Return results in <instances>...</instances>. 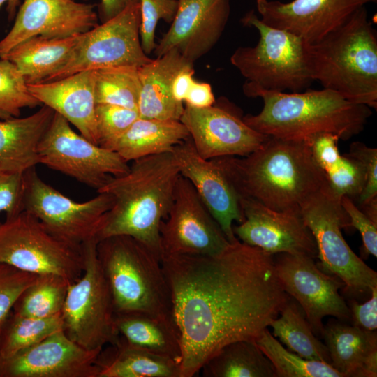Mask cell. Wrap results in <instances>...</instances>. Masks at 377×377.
<instances>
[{
    "instance_id": "cell-18",
    "label": "cell",
    "mask_w": 377,
    "mask_h": 377,
    "mask_svg": "<svg viewBox=\"0 0 377 377\" xmlns=\"http://www.w3.org/2000/svg\"><path fill=\"white\" fill-rule=\"evenodd\" d=\"M95 5L75 0H24L14 24L0 40V58L34 36L65 38L98 25Z\"/></svg>"
},
{
    "instance_id": "cell-23",
    "label": "cell",
    "mask_w": 377,
    "mask_h": 377,
    "mask_svg": "<svg viewBox=\"0 0 377 377\" xmlns=\"http://www.w3.org/2000/svg\"><path fill=\"white\" fill-rule=\"evenodd\" d=\"M27 86L40 103L62 116L83 137L98 145L94 71H84L59 80Z\"/></svg>"
},
{
    "instance_id": "cell-3",
    "label": "cell",
    "mask_w": 377,
    "mask_h": 377,
    "mask_svg": "<svg viewBox=\"0 0 377 377\" xmlns=\"http://www.w3.org/2000/svg\"><path fill=\"white\" fill-rule=\"evenodd\" d=\"M180 176L173 152L155 154L133 161L129 171L112 177L97 192L112 195L98 241L128 235L149 249L161 260L159 229L170 210Z\"/></svg>"
},
{
    "instance_id": "cell-35",
    "label": "cell",
    "mask_w": 377,
    "mask_h": 377,
    "mask_svg": "<svg viewBox=\"0 0 377 377\" xmlns=\"http://www.w3.org/2000/svg\"><path fill=\"white\" fill-rule=\"evenodd\" d=\"M255 342L274 366L276 377H343L328 363L304 359L286 349L268 328Z\"/></svg>"
},
{
    "instance_id": "cell-33",
    "label": "cell",
    "mask_w": 377,
    "mask_h": 377,
    "mask_svg": "<svg viewBox=\"0 0 377 377\" xmlns=\"http://www.w3.org/2000/svg\"><path fill=\"white\" fill-rule=\"evenodd\" d=\"M70 284L57 274H38L18 297L12 311L32 318H47L61 313Z\"/></svg>"
},
{
    "instance_id": "cell-31",
    "label": "cell",
    "mask_w": 377,
    "mask_h": 377,
    "mask_svg": "<svg viewBox=\"0 0 377 377\" xmlns=\"http://www.w3.org/2000/svg\"><path fill=\"white\" fill-rule=\"evenodd\" d=\"M204 377H276L274 366L254 341L230 343L202 366Z\"/></svg>"
},
{
    "instance_id": "cell-9",
    "label": "cell",
    "mask_w": 377,
    "mask_h": 377,
    "mask_svg": "<svg viewBox=\"0 0 377 377\" xmlns=\"http://www.w3.org/2000/svg\"><path fill=\"white\" fill-rule=\"evenodd\" d=\"M98 242L93 239L82 245L84 269L68 286L61 316L63 331L72 341L87 350L101 351L120 334L111 291L97 257Z\"/></svg>"
},
{
    "instance_id": "cell-5",
    "label": "cell",
    "mask_w": 377,
    "mask_h": 377,
    "mask_svg": "<svg viewBox=\"0 0 377 377\" xmlns=\"http://www.w3.org/2000/svg\"><path fill=\"white\" fill-rule=\"evenodd\" d=\"M311 77L348 101L377 108V35L363 6L309 45Z\"/></svg>"
},
{
    "instance_id": "cell-41",
    "label": "cell",
    "mask_w": 377,
    "mask_h": 377,
    "mask_svg": "<svg viewBox=\"0 0 377 377\" xmlns=\"http://www.w3.org/2000/svg\"><path fill=\"white\" fill-rule=\"evenodd\" d=\"M38 276L7 264H0V326L11 312L18 297Z\"/></svg>"
},
{
    "instance_id": "cell-27",
    "label": "cell",
    "mask_w": 377,
    "mask_h": 377,
    "mask_svg": "<svg viewBox=\"0 0 377 377\" xmlns=\"http://www.w3.org/2000/svg\"><path fill=\"white\" fill-rule=\"evenodd\" d=\"M98 377H181L179 362L149 352L122 336L99 353Z\"/></svg>"
},
{
    "instance_id": "cell-29",
    "label": "cell",
    "mask_w": 377,
    "mask_h": 377,
    "mask_svg": "<svg viewBox=\"0 0 377 377\" xmlns=\"http://www.w3.org/2000/svg\"><path fill=\"white\" fill-rule=\"evenodd\" d=\"M81 36L82 34L65 38L31 37L1 58L13 63L27 84L41 82L67 63Z\"/></svg>"
},
{
    "instance_id": "cell-20",
    "label": "cell",
    "mask_w": 377,
    "mask_h": 377,
    "mask_svg": "<svg viewBox=\"0 0 377 377\" xmlns=\"http://www.w3.org/2000/svg\"><path fill=\"white\" fill-rule=\"evenodd\" d=\"M376 0H256L265 24L313 44L342 26L359 8Z\"/></svg>"
},
{
    "instance_id": "cell-15",
    "label": "cell",
    "mask_w": 377,
    "mask_h": 377,
    "mask_svg": "<svg viewBox=\"0 0 377 377\" xmlns=\"http://www.w3.org/2000/svg\"><path fill=\"white\" fill-rule=\"evenodd\" d=\"M274 260L285 291L301 306L315 335L322 336V320L325 316L341 320L350 318L349 308L339 293L343 283L322 271L313 258L280 253L274 255Z\"/></svg>"
},
{
    "instance_id": "cell-52",
    "label": "cell",
    "mask_w": 377,
    "mask_h": 377,
    "mask_svg": "<svg viewBox=\"0 0 377 377\" xmlns=\"http://www.w3.org/2000/svg\"><path fill=\"white\" fill-rule=\"evenodd\" d=\"M83 1H87V0H83Z\"/></svg>"
},
{
    "instance_id": "cell-12",
    "label": "cell",
    "mask_w": 377,
    "mask_h": 377,
    "mask_svg": "<svg viewBox=\"0 0 377 377\" xmlns=\"http://www.w3.org/2000/svg\"><path fill=\"white\" fill-rule=\"evenodd\" d=\"M38 163L65 174L97 191L112 177L129 171L118 154L75 133L70 123L54 112L38 146Z\"/></svg>"
},
{
    "instance_id": "cell-47",
    "label": "cell",
    "mask_w": 377,
    "mask_h": 377,
    "mask_svg": "<svg viewBox=\"0 0 377 377\" xmlns=\"http://www.w3.org/2000/svg\"><path fill=\"white\" fill-rule=\"evenodd\" d=\"M184 102L186 105L202 108L213 105L216 100L209 84L194 80Z\"/></svg>"
},
{
    "instance_id": "cell-42",
    "label": "cell",
    "mask_w": 377,
    "mask_h": 377,
    "mask_svg": "<svg viewBox=\"0 0 377 377\" xmlns=\"http://www.w3.org/2000/svg\"><path fill=\"white\" fill-rule=\"evenodd\" d=\"M24 173H13L0 169V212L6 218L13 217L24 210Z\"/></svg>"
},
{
    "instance_id": "cell-48",
    "label": "cell",
    "mask_w": 377,
    "mask_h": 377,
    "mask_svg": "<svg viewBox=\"0 0 377 377\" xmlns=\"http://www.w3.org/2000/svg\"><path fill=\"white\" fill-rule=\"evenodd\" d=\"M194 66L180 71L173 79L171 91L172 97L177 102L183 103L188 91L194 82Z\"/></svg>"
},
{
    "instance_id": "cell-4",
    "label": "cell",
    "mask_w": 377,
    "mask_h": 377,
    "mask_svg": "<svg viewBox=\"0 0 377 377\" xmlns=\"http://www.w3.org/2000/svg\"><path fill=\"white\" fill-rule=\"evenodd\" d=\"M242 89L247 97L263 101L261 111L244 116V121L260 133L283 140L310 144L316 136L330 133L347 140L364 130L372 114L369 107L324 88L286 93L244 83Z\"/></svg>"
},
{
    "instance_id": "cell-50",
    "label": "cell",
    "mask_w": 377,
    "mask_h": 377,
    "mask_svg": "<svg viewBox=\"0 0 377 377\" xmlns=\"http://www.w3.org/2000/svg\"><path fill=\"white\" fill-rule=\"evenodd\" d=\"M358 207L374 222L377 223V197L358 205Z\"/></svg>"
},
{
    "instance_id": "cell-44",
    "label": "cell",
    "mask_w": 377,
    "mask_h": 377,
    "mask_svg": "<svg viewBox=\"0 0 377 377\" xmlns=\"http://www.w3.org/2000/svg\"><path fill=\"white\" fill-rule=\"evenodd\" d=\"M348 154L362 163L366 173L364 188L357 200L360 205L377 197V149L354 142L350 145Z\"/></svg>"
},
{
    "instance_id": "cell-39",
    "label": "cell",
    "mask_w": 377,
    "mask_h": 377,
    "mask_svg": "<svg viewBox=\"0 0 377 377\" xmlns=\"http://www.w3.org/2000/svg\"><path fill=\"white\" fill-rule=\"evenodd\" d=\"M139 117L137 110L110 104H96L98 145L107 148Z\"/></svg>"
},
{
    "instance_id": "cell-14",
    "label": "cell",
    "mask_w": 377,
    "mask_h": 377,
    "mask_svg": "<svg viewBox=\"0 0 377 377\" xmlns=\"http://www.w3.org/2000/svg\"><path fill=\"white\" fill-rule=\"evenodd\" d=\"M159 234L161 258L214 256L230 244L191 182L181 175L168 214L161 223Z\"/></svg>"
},
{
    "instance_id": "cell-1",
    "label": "cell",
    "mask_w": 377,
    "mask_h": 377,
    "mask_svg": "<svg viewBox=\"0 0 377 377\" xmlns=\"http://www.w3.org/2000/svg\"><path fill=\"white\" fill-rule=\"evenodd\" d=\"M181 343V377L195 376L226 345L254 341L289 298L274 255L238 239L214 256L161 260Z\"/></svg>"
},
{
    "instance_id": "cell-2",
    "label": "cell",
    "mask_w": 377,
    "mask_h": 377,
    "mask_svg": "<svg viewBox=\"0 0 377 377\" xmlns=\"http://www.w3.org/2000/svg\"><path fill=\"white\" fill-rule=\"evenodd\" d=\"M237 191L276 211L300 210L327 183L309 144L269 137L258 149L237 158H213Z\"/></svg>"
},
{
    "instance_id": "cell-19",
    "label": "cell",
    "mask_w": 377,
    "mask_h": 377,
    "mask_svg": "<svg viewBox=\"0 0 377 377\" xmlns=\"http://www.w3.org/2000/svg\"><path fill=\"white\" fill-rule=\"evenodd\" d=\"M100 352L82 348L61 330L0 361V377H98Z\"/></svg>"
},
{
    "instance_id": "cell-8",
    "label": "cell",
    "mask_w": 377,
    "mask_h": 377,
    "mask_svg": "<svg viewBox=\"0 0 377 377\" xmlns=\"http://www.w3.org/2000/svg\"><path fill=\"white\" fill-rule=\"evenodd\" d=\"M300 212L315 239L318 267L339 278L350 295L371 292L377 286V273L353 252L342 235V229L351 226L341 198L327 184L303 202Z\"/></svg>"
},
{
    "instance_id": "cell-49",
    "label": "cell",
    "mask_w": 377,
    "mask_h": 377,
    "mask_svg": "<svg viewBox=\"0 0 377 377\" xmlns=\"http://www.w3.org/2000/svg\"><path fill=\"white\" fill-rule=\"evenodd\" d=\"M99 14L101 22H105L117 16L128 7L140 3V0H100Z\"/></svg>"
},
{
    "instance_id": "cell-10",
    "label": "cell",
    "mask_w": 377,
    "mask_h": 377,
    "mask_svg": "<svg viewBox=\"0 0 377 377\" xmlns=\"http://www.w3.org/2000/svg\"><path fill=\"white\" fill-rule=\"evenodd\" d=\"M1 263L36 274H57L71 283L80 278L84 269L82 246L55 237L24 210L0 221Z\"/></svg>"
},
{
    "instance_id": "cell-30",
    "label": "cell",
    "mask_w": 377,
    "mask_h": 377,
    "mask_svg": "<svg viewBox=\"0 0 377 377\" xmlns=\"http://www.w3.org/2000/svg\"><path fill=\"white\" fill-rule=\"evenodd\" d=\"M114 320L119 334L129 343L179 362L182 349L175 318L129 311L115 313Z\"/></svg>"
},
{
    "instance_id": "cell-38",
    "label": "cell",
    "mask_w": 377,
    "mask_h": 377,
    "mask_svg": "<svg viewBox=\"0 0 377 377\" xmlns=\"http://www.w3.org/2000/svg\"><path fill=\"white\" fill-rule=\"evenodd\" d=\"M325 176L330 190L336 195L348 196L354 202L358 200L366 183L363 165L348 154L341 155Z\"/></svg>"
},
{
    "instance_id": "cell-51",
    "label": "cell",
    "mask_w": 377,
    "mask_h": 377,
    "mask_svg": "<svg viewBox=\"0 0 377 377\" xmlns=\"http://www.w3.org/2000/svg\"><path fill=\"white\" fill-rule=\"evenodd\" d=\"M7 3V12L9 20H11L16 13V9L19 5L20 0H0V8L4 3Z\"/></svg>"
},
{
    "instance_id": "cell-43",
    "label": "cell",
    "mask_w": 377,
    "mask_h": 377,
    "mask_svg": "<svg viewBox=\"0 0 377 377\" xmlns=\"http://www.w3.org/2000/svg\"><path fill=\"white\" fill-rule=\"evenodd\" d=\"M341 203L350 219L351 228L357 229L360 233L363 251L376 257L377 223L369 218L349 197L342 196Z\"/></svg>"
},
{
    "instance_id": "cell-17",
    "label": "cell",
    "mask_w": 377,
    "mask_h": 377,
    "mask_svg": "<svg viewBox=\"0 0 377 377\" xmlns=\"http://www.w3.org/2000/svg\"><path fill=\"white\" fill-rule=\"evenodd\" d=\"M244 220L233 226L237 238L275 255L280 253L317 257L318 249L300 210L276 211L239 197Z\"/></svg>"
},
{
    "instance_id": "cell-26",
    "label": "cell",
    "mask_w": 377,
    "mask_h": 377,
    "mask_svg": "<svg viewBox=\"0 0 377 377\" xmlns=\"http://www.w3.org/2000/svg\"><path fill=\"white\" fill-rule=\"evenodd\" d=\"M54 112L46 105L25 117L0 119V169L24 173L38 163V146Z\"/></svg>"
},
{
    "instance_id": "cell-46",
    "label": "cell",
    "mask_w": 377,
    "mask_h": 377,
    "mask_svg": "<svg viewBox=\"0 0 377 377\" xmlns=\"http://www.w3.org/2000/svg\"><path fill=\"white\" fill-rule=\"evenodd\" d=\"M350 313L354 326L368 332L377 328V286L371 290V298L363 304L350 302Z\"/></svg>"
},
{
    "instance_id": "cell-32",
    "label": "cell",
    "mask_w": 377,
    "mask_h": 377,
    "mask_svg": "<svg viewBox=\"0 0 377 377\" xmlns=\"http://www.w3.org/2000/svg\"><path fill=\"white\" fill-rule=\"evenodd\" d=\"M269 327L288 350L300 357L325 362L330 364L328 350L313 334L304 313L298 303L289 297L277 318Z\"/></svg>"
},
{
    "instance_id": "cell-6",
    "label": "cell",
    "mask_w": 377,
    "mask_h": 377,
    "mask_svg": "<svg viewBox=\"0 0 377 377\" xmlns=\"http://www.w3.org/2000/svg\"><path fill=\"white\" fill-rule=\"evenodd\" d=\"M96 253L115 313L138 311L175 318L161 260L145 244L128 235L111 236L98 241Z\"/></svg>"
},
{
    "instance_id": "cell-22",
    "label": "cell",
    "mask_w": 377,
    "mask_h": 377,
    "mask_svg": "<svg viewBox=\"0 0 377 377\" xmlns=\"http://www.w3.org/2000/svg\"><path fill=\"white\" fill-rule=\"evenodd\" d=\"M180 175L188 179L230 243L237 239L233 222L244 220L239 197L214 159L201 157L189 137L172 151Z\"/></svg>"
},
{
    "instance_id": "cell-37",
    "label": "cell",
    "mask_w": 377,
    "mask_h": 377,
    "mask_svg": "<svg viewBox=\"0 0 377 377\" xmlns=\"http://www.w3.org/2000/svg\"><path fill=\"white\" fill-rule=\"evenodd\" d=\"M40 104L30 93L16 66L7 59L0 58V119L19 117L22 109Z\"/></svg>"
},
{
    "instance_id": "cell-13",
    "label": "cell",
    "mask_w": 377,
    "mask_h": 377,
    "mask_svg": "<svg viewBox=\"0 0 377 377\" xmlns=\"http://www.w3.org/2000/svg\"><path fill=\"white\" fill-rule=\"evenodd\" d=\"M140 26V6L137 3L82 33L67 63L43 82L84 71L123 66L140 67L148 64L152 59L142 47Z\"/></svg>"
},
{
    "instance_id": "cell-11",
    "label": "cell",
    "mask_w": 377,
    "mask_h": 377,
    "mask_svg": "<svg viewBox=\"0 0 377 377\" xmlns=\"http://www.w3.org/2000/svg\"><path fill=\"white\" fill-rule=\"evenodd\" d=\"M24 210L38 219L50 233L76 247L98 241L104 217L113 205L111 195L98 192L87 201L75 202L44 182L36 167L24 173Z\"/></svg>"
},
{
    "instance_id": "cell-45",
    "label": "cell",
    "mask_w": 377,
    "mask_h": 377,
    "mask_svg": "<svg viewBox=\"0 0 377 377\" xmlns=\"http://www.w3.org/2000/svg\"><path fill=\"white\" fill-rule=\"evenodd\" d=\"M339 140L335 135L324 133L314 138L309 144L313 158L324 175L341 156L338 149Z\"/></svg>"
},
{
    "instance_id": "cell-16",
    "label": "cell",
    "mask_w": 377,
    "mask_h": 377,
    "mask_svg": "<svg viewBox=\"0 0 377 377\" xmlns=\"http://www.w3.org/2000/svg\"><path fill=\"white\" fill-rule=\"evenodd\" d=\"M239 109L227 100L198 108L184 107L179 121L186 128L198 154L205 159L245 156L269 136L249 127Z\"/></svg>"
},
{
    "instance_id": "cell-24",
    "label": "cell",
    "mask_w": 377,
    "mask_h": 377,
    "mask_svg": "<svg viewBox=\"0 0 377 377\" xmlns=\"http://www.w3.org/2000/svg\"><path fill=\"white\" fill-rule=\"evenodd\" d=\"M194 63L172 49L138 68L140 90L137 110L141 118L179 120L184 107L172 95L173 79Z\"/></svg>"
},
{
    "instance_id": "cell-36",
    "label": "cell",
    "mask_w": 377,
    "mask_h": 377,
    "mask_svg": "<svg viewBox=\"0 0 377 377\" xmlns=\"http://www.w3.org/2000/svg\"><path fill=\"white\" fill-rule=\"evenodd\" d=\"M138 68L123 66L94 71L96 104L137 110L140 90Z\"/></svg>"
},
{
    "instance_id": "cell-28",
    "label": "cell",
    "mask_w": 377,
    "mask_h": 377,
    "mask_svg": "<svg viewBox=\"0 0 377 377\" xmlns=\"http://www.w3.org/2000/svg\"><path fill=\"white\" fill-rule=\"evenodd\" d=\"M190 137L179 120L139 117L106 149L126 162L148 156L172 152L175 147Z\"/></svg>"
},
{
    "instance_id": "cell-25",
    "label": "cell",
    "mask_w": 377,
    "mask_h": 377,
    "mask_svg": "<svg viewBox=\"0 0 377 377\" xmlns=\"http://www.w3.org/2000/svg\"><path fill=\"white\" fill-rule=\"evenodd\" d=\"M330 364L343 377L377 376V335L338 321L328 323L322 334Z\"/></svg>"
},
{
    "instance_id": "cell-7",
    "label": "cell",
    "mask_w": 377,
    "mask_h": 377,
    "mask_svg": "<svg viewBox=\"0 0 377 377\" xmlns=\"http://www.w3.org/2000/svg\"><path fill=\"white\" fill-rule=\"evenodd\" d=\"M241 22L254 27L260 34L256 45L239 47L230 58L246 84L269 91L300 92L313 82L310 44L292 33L265 24L254 10L246 13Z\"/></svg>"
},
{
    "instance_id": "cell-40",
    "label": "cell",
    "mask_w": 377,
    "mask_h": 377,
    "mask_svg": "<svg viewBox=\"0 0 377 377\" xmlns=\"http://www.w3.org/2000/svg\"><path fill=\"white\" fill-rule=\"evenodd\" d=\"M140 37L144 52L149 55L154 52L155 33L158 22L163 20L172 23L178 9V0H140Z\"/></svg>"
},
{
    "instance_id": "cell-21",
    "label": "cell",
    "mask_w": 377,
    "mask_h": 377,
    "mask_svg": "<svg viewBox=\"0 0 377 377\" xmlns=\"http://www.w3.org/2000/svg\"><path fill=\"white\" fill-rule=\"evenodd\" d=\"M230 0H178L175 17L156 43V57L172 49L194 63L218 43L228 23Z\"/></svg>"
},
{
    "instance_id": "cell-34",
    "label": "cell",
    "mask_w": 377,
    "mask_h": 377,
    "mask_svg": "<svg viewBox=\"0 0 377 377\" xmlns=\"http://www.w3.org/2000/svg\"><path fill=\"white\" fill-rule=\"evenodd\" d=\"M63 330L61 313L47 318H32L11 311L0 326V361Z\"/></svg>"
}]
</instances>
